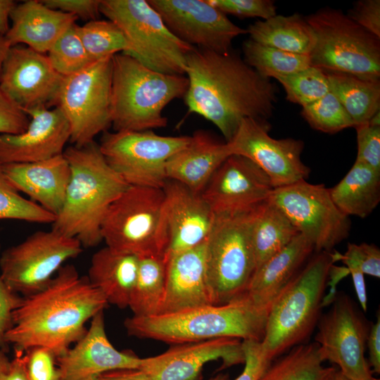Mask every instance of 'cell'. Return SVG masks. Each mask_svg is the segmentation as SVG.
<instances>
[{
	"label": "cell",
	"instance_id": "obj_1",
	"mask_svg": "<svg viewBox=\"0 0 380 380\" xmlns=\"http://www.w3.org/2000/svg\"><path fill=\"white\" fill-rule=\"evenodd\" d=\"M189 87L184 102L189 113L214 124L232 140L241 120L267 122L277 100V87L260 75L239 55L195 48L186 56Z\"/></svg>",
	"mask_w": 380,
	"mask_h": 380
},
{
	"label": "cell",
	"instance_id": "obj_2",
	"mask_svg": "<svg viewBox=\"0 0 380 380\" xmlns=\"http://www.w3.org/2000/svg\"><path fill=\"white\" fill-rule=\"evenodd\" d=\"M107 305L87 277L72 265H63L44 288L23 296L5 342L23 351L44 347L58 358L85 334L86 323Z\"/></svg>",
	"mask_w": 380,
	"mask_h": 380
},
{
	"label": "cell",
	"instance_id": "obj_3",
	"mask_svg": "<svg viewBox=\"0 0 380 380\" xmlns=\"http://www.w3.org/2000/svg\"><path fill=\"white\" fill-rule=\"evenodd\" d=\"M63 155L70 178L51 229L77 239L83 248L96 246L102 241L101 226L106 211L129 185L110 167L94 141L72 145Z\"/></svg>",
	"mask_w": 380,
	"mask_h": 380
},
{
	"label": "cell",
	"instance_id": "obj_4",
	"mask_svg": "<svg viewBox=\"0 0 380 380\" xmlns=\"http://www.w3.org/2000/svg\"><path fill=\"white\" fill-rule=\"evenodd\" d=\"M267 315L243 294L222 305L132 315L125 320L124 326L129 336L174 345L224 337L262 341Z\"/></svg>",
	"mask_w": 380,
	"mask_h": 380
},
{
	"label": "cell",
	"instance_id": "obj_5",
	"mask_svg": "<svg viewBox=\"0 0 380 380\" xmlns=\"http://www.w3.org/2000/svg\"><path fill=\"white\" fill-rule=\"evenodd\" d=\"M186 75L154 71L124 53L113 56L110 118L114 131H146L164 128L163 111L172 101L184 98Z\"/></svg>",
	"mask_w": 380,
	"mask_h": 380
},
{
	"label": "cell",
	"instance_id": "obj_6",
	"mask_svg": "<svg viewBox=\"0 0 380 380\" xmlns=\"http://www.w3.org/2000/svg\"><path fill=\"white\" fill-rule=\"evenodd\" d=\"M338 252H317L272 304L261 349L270 361L303 343L317 326L329 269Z\"/></svg>",
	"mask_w": 380,
	"mask_h": 380
},
{
	"label": "cell",
	"instance_id": "obj_7",
	"mask_svg": "<svg viewBox=\"0 0 380 380\" xmlns=\"http://www.w3.org/2000/svg\"><path fill=\"white\" fill-rule=\"evenodd\" d=\"M260 205L247 211L214 215L205 240L206 277L213 305L228 303L246 291L255 271L252 229Z\"/></svg>",
	"mask_w": 380,
	"mask_h": 380
},
{
	"label": "cell",
	"instance_id": "obj_8",
	"mask_svg": "<svg viewBox=\"0 0 380 380\" xmlns=\"http://www.w3.org/2000/svg\"><path fill=\"white\" fill-rule=\"evenodd\" d=\"M106 246L138 258L161 257L167 247L163 189L129 186L109 206L101 226Z\"/></svg>",
	"mask_w": 380,
	"mask_h": 380
},
{
	"label": "cell",
	"instance_id": "obj_9",
	"mask_svg": "<svg viewBox=\"0 0 380 380\" xmlns=\"http://www.w3.org/2000/svg\"><path fill=\"white\" fill-rule=\"evenodd\" d=\"M305 20L316 37L310 54L312 66L324 72L380 80V38L334 8L319 10Z\"/></svg>",
	"mask_w": 380,
	"mask_h": 380
},
{
	"label": "cell",
	"instance_id": "obj_10",
	"mask_svg": "<svg viewBox=\"0 0 380 380\" xmlns=\"http://www.w3.org/2000/svg\"><path fill=\"white\" fill-rule=\"evenodd\" d=\"M100 13L123 32L124 53L154 71L185 75L186 56L196 47L176 37L148 0H101Z\"/></svg>",
	"mask_w": 380,
	"mask_h": 380
},
{
	"label": "cell",
	"instance_id": "obj_11",
	"mask_svg": "<svg viewBox=\"0 0 380 380\" xmlns=\"http://www.w3.org/2000/svg\"><path fill=\"white\" fill-rule=\"evenodd\" d=\"M113 56L94 61L83 70L64 77L56 106L64 113L70 141L81 146L94 141L111 125L110 97Z\"/></svg>",
	"mask_w": 380,
	"mask_h": 380
},
{
	"label": "cell",
	"instance_id": "obj_12",
	"mask_svg": "<svg viewBox=\"0 0 380 380\" xmlns=\"http://www.w3.org/2000/svg\"><path fill=\"white\" fill-rule=\"evenodd\" d=\"M190 137L158 135L153 130L105 132L99 144L110 167L129 185L163 189L167 160Z\"/></svg>",
	"mask_w": 380,
	"mask_h": 380
},
{
	"label": "cell",
	"instance_id": "obj_13",
	"mask_svg": "<svg viewBox=\"0 0 380 380\" xmlns=\"http://www.w3.org/2000/svg\"><path fill=\"white\" fill-rule=\"evenodd\" d=\"M83 251L80 241L51 229L37 231L0 252V277L26 296L44 288L70 259Z\"/></svg>",
	"mask_w": 380,
	"mask_h": 380
},
{
	"label": "cell",
	"instance_id": "obj_14",
	"mask_svg": "<svg viewBox=\"0 0 380 380\" xmlns=\"http://www.w3.org/2000/svg\"><path fill=\"white\" fill-rule=\"evenodd\" d=\"M270 198L317 252H331L349 236L350 217L338 208L322 184L301 180L274 189Z\"/></svg>",
	"mask_w": 380,
	"mask_h": 380
},
{
	"label": "cell",
	"instance_id": "obj_15",
	"mask_svg": "<svg viewBox=\"0 0 380 380\" xmlns=\"http://www.w3.org/2000/svg\"><path fill=\"white\" fill-rule=\"evenodd\" d=\"M317 326L315 342L324 361L337 365L350 380L372 379L365 357L372 324L348 295L337 294L331 308L320 316Z\"/></svg>",
	"mask_w": 380,
	"mask_h": 380
},
{
	"label": "cell",
	"instance_id": "obj_16",
	"mask_svg": "<svg viewBox=\"0 0 380 380\" xmlns=\"http://www.w3.org/2000/svg\"><path fill=\"white\" fill-rule=\"evenodd\" d=\"M270 127L267 122L243 119L232 140L226 142L230 154L253 162L267 175L274 189L306 180L310 169L301 160L303 142L274 139L269 135Z\"/></svg>",
	"mask_w": 380,
	"mask_h": 380
},
{
	"label": "cell",
	"instance_id": "obj_17",
	"mask_svg": "<svg viewBox=\"0 0 380 380\" xmlns=\"http://www.w3.org/2000/svg\"><path fill=\"white\" fill-rule=\"evenodd\" d=\"M168 30L196 48L219 53L231 51L233 40L247 34L208 0H148Z\"/></svg>",
	"mask_w": 380,
	"mask_h": 380
},
{
	"label": "cell",
	"instance_id": "obj_18",
	"mask_svg": "<svg viewBox=\"0 0 380 380\" xmlns=\"http://www.w3.org/2000/svg\"><path fill=\"white\" fill-rule=\"evenodd\" d=\"M64 77L46 54L27 46H11L4 61L0 89L23 111L56 105Z\"/></svg>",
	"mask_w": 380,
	"mask_h": 380
},
{
	"label": "cell",
	"instance_id": "obj_19",
	"mask_svg": "<svg viewBox=\"0 0 380 380\" xmlns=\"http://www.w3.org/2000/svg\"><path fill=\"white\" fill-rule=\"evenodd\" d=\"M274 189L267 175L253 162L229 156L201 193L214 215L251 210L267 200Z\"/></svg>",
	"mask_w": 380,
	"mask_h": 380
},
{
	"label": "cell",
	"instance_id": "obj_20",
	"mask_svg": "<svg viewBox=\"0 0 380 380\" xmlns=\"http://www.w3.org/2000/svg\"><path fill=\"white\" fill-rule=\"evenodd\" d=\"M221 360V369L243 364L242 341L217 338L177 344L166 351L141 359L139 367L152 380H196L203 366Z\"/></svg>",
	"mask_w": 380,
	"mask_h": 380
},
{
	"label": "cell",
	"instance_id": "obj_21",
	"mask_svg": "<svg viewBox=\"0 0 380 380\" xmlns=\"http://www.w3.org/2000/svg\"><path fill=\"white\" fill-rule=\"evenodd\" d=\"M24 112L30 120L23 132L0 134V163L37 162L63 153L70 130L61 109L42 106Z\"/></svg>",
	"mask_w": 380,
	"mask_h": 380
},
{
	"label": "cell",
	"instance_id": "obj_22",
	"mask_svg": "<svg viewBox=\"0 0 380 380\" xmlns=\"http://www.w3.org/2000/svg\"><path fill=\"white\" fill-rule=\"evenodd\" d=\"M165 217L167 247L166 261L173 255L194 248L206 240L214 220V213L202 196L182 184L167 179Z\"/></svg>",
	"mask_w": 380,
	"mask_h": 380
},
{
	"label": "cell",
	"instance_id": "obj_23",
	"mask_svg": "<svg viewBox=\"0 0 380 380\" xmlns=\"http://www.w3.org/2000/svg\"><path fill=\"white\" fill-rule=\"evenodd\" d=\"M141 357L117 350L106 334L103 310L90 322L85 334L57 358L61 380H89L114 369L139 368Z\"/></svg>",
	"mask_w": 380,
	"mask_h": 380
},
{
	"label": "cell",
	"instance_id": "obj_24",
	"mask_svg": "<svg viewBox=\"0 0 380 380\" xmlns=\"http://www.w3.org/2000/svg\"><path fill=\"white\" fill-rule=\"evenodd\" d=\"M3 170L18 191L49 213H59L71 173L63 153L37 162L3 164Z\"/></svg>",
	"mask_w": 380,
	"mask_h": 380
},
{
	"label": "cell",
	"instance_id": "obj_25",
	"mask_svg": "<svg viewBox=\"0 0 380 380\" xmlns=\"http://www.w3.org/2000/svg\"><path fill=\"white\" fill-rule=\"evenodd\" d=\"M212 304L205 270V241L166 261L165 290L159 313Z\"/></svg>",
	"mask_w": 380,
	"mask_h": 380
},
{
	"label": "cell",
	"instance_id": "obj_26",
	"mask_svg": "<svg viewBox=\"0 0 380 380\" xmlns=\"http://www.w3.org/2000/svg\"><path fill=\"white\" fill-rule=\"evenodd\" d=\"M77 19L72 14L50 8L41 0L25 1L13 8L5 37L11 46L25 44L46 53Z\"/></svg>",
	"mask_w": 380,
	"mask_h": 380
},
{
	"label": "cell",
	"instance_id": "obj_27",
	"mask_svg": "<svg viewBox=\"0 0 380 380\" xmlns=\"http://www.w3.org/2000/svg\"><path fill=\"white\" fill-rule=\"evenodd\" d=\"M229 156L226 142L218 141L203 130L196 131L189 144L167 160V179L201 194L213 175Z\"/></svg>",
	"mask_w": 380,
	"mask_h": 380
},
{
	"label": "cell",
	"instance_id": "obj_28",
	"mask_svg": "<svg viewBox=\"0 0 380 380\" xmlns=\"http://www.w3.org/2000/svg\"><path fill=\"white\" fill-rule=\"evenodd\" d=\"M313 251L312 244L298 234L286 247L255 271L244 294L258 308L268 312Z\"/></svg>",
	"mask_w": 380,
	"mask_h": 380
},
{
	"label": "cell",
	"instance_id": "obj_29",
	"mask_svg": "<svg viewBox=\"0 0 380 380\" xmlns=\"http://www.w3.org/2000/svg\"><path fill=\"white\" fill-rule=\"evenodd\" d=\"M138 266L137 257L106 246L92 255L87 277L108 304L124 309L129 305Z\"/></svg>",
	"mask_w": 380,
	"mask_h": 380
},
{
	"label": "cell",
	"instance_id": "obj_30",
	"mask_svg": "<svg viewBox=\"0 0 380 380\" xmlns=\"http://www.w3.org/2000/svg\"><path fill=\"white\" fill-rule=\"evenodd\" d=\"M329 193L343 214L365 218L380 201V172L355 161L346 176L329 189Z\"/></svg>",
	"mask_w": 380,
	"mask_h": 380
},
{
	"label": "cell",
	"instance_id": "obj_31",
	"mask_svg": "<svg viewBox=\"0 0 380 380\" xmlns=\"http://www.w3.org/2000/svg\"><path fill=\"white\" fill-rule=\"evenodd\" d=\"M246 32L255 42L294 53L310 55L316 42L312 27L297 13L258 20Z\"/></svg>",
	"mask_w": 380,
	"mask_h": 380
},
{
	"label": "cell",
	"instance_id": "obj_32",
	"mask_svg": "<svg viewBox=\"0 0 380 380\" xmlns=\"http://www.w3.org/2000/svg\"><path fill=\"white\" fill-rule=\"evenodd\" d=\"M299 234L284 212L270 198L264 201L252 229L255 270Z\"/></svg>",
	"mask_w": 380,
	"mask_h": 380
},
{
	"label": "cell",
	"instance_id": "obj_33",
	"mask_svg": "<svg viewBox=\"0 0 380 380\" xmlns=\"http://www.w3.org/2000/svg\"><path fill=\"white\" fill-rule=\"evenodd\" d=\"M330 91L355 124L368 122L380 111V80L370 81L353 75L325 72Z\"/></svg>",
	"mask_w": 380,
	"mask_h": 380
},
{
	"label": "cell",
	"instance_id": "obj_34",
	"mask_svg": "<svg viewBox=\"0 0 380 380\" xmlns=\"http://www.w3.org/2000/svg\"><path fill=\"white\" fill-rule=\"evenodd\" d=\"M323 362L317 343L299 344L272 360L259 380H325L334 367Z\"/></svg>",
	"mask_w": 380,
	"mask_h": 380
},
{
	"label": "cell",
	"instance_id": "obj_35",
	"mask_svg": "<svg viewBox=\"0 0 380 380\" xmlns=\"http://www.w3.org/2000/svg\"><path fill=\"white\" fill-rule=\"evenodd\" d=\"M166 262L161 257L139 258L136 281L128 308L134 316L159 313L165 290Z\"/></svg>",
	"mask_w": 380,
	"mask_h": 380
},
{
	"label": "cell",
	"instance_id": "obj_36",
	"mask_svg": "<svg viewBox=\"0 0 380 380\" xmlns=\"http://www.w3.org/2000/svg\"><path fill=\"white\" fill-rule=\"evenodd\" d=\"M243 60L262 77L275 78L311 65L310 55L294 53L260 44L249 39L242 46Z\"/></svg>",
	"mask_w": 380,
	"mask_h": 380
},
{
	"label": "cell",
	"instance_id": "obj_37",
	"mask_svg": "<svg viewBox=\"0 0 380 380\" xmlns=\"http://www.w3.org/2000/svg\"><path fill=\"white\" fill-rule=\"evenodd\" d=\"M81 40L94 61L126 53L127 41L121 30L109 20H94L79 25Z\"/></svg>",
	"mask_w": 380,
	"mask_h": 380
},
{
	"label": "cell",
	"instance_id": "obj_38",
	"mask_svg": "<svg viewBox=\"0 0 380 380\" xmlns=\"http://www.w3.org/2000/svg\"><path fill=\"white\" fill-rule=\"evenodd\" d=\"M46 56L53 68L63 77L75 74L94 62L81 40L79 25L75 23L59 37Z\"/></svg>",
	"mask_w": 380,
	"mask_h": 380
},
{
	"label": "cell",
	"instance_id": "obj_39",
	"mask_svg": "<svg viewBox=\"0 0 380 380\" xmlns=\"http://www.w3.org/2000/svg\"><path fill=\"white\" fill-rule=\"evenodd\" d=\"M274 79L283 86L286 99L302 107L322 99L330 91L326 73L312 65L297 72Z\"/></svg>",
	"mask_w": 380,
	"mask_h": 380
},
{
	"label": "cell",
	"instance_id": "obj_40",
	"mask_svg": "<svg viewBox=\"0 0 380 380\" xmlns=\"http://www.w3.org/2000/svg\"><path fill=\"white\" fill-rule=\"evenodd\" d=\"M56 215L20 194L6 178L0 163V220L52 224Z\"/></svg>",
	"mask_w": 380,
	"mask_h": 380
},
{
	"label": "cell",
	"instance_id": "obj_41",
	"mask_svg": "<svg viewBox=\"0 0 380 380\" xmlns=\"http://www.w3.org/2000/svg\"><path fill=\"white\" fill-rule=\"evenodd\" d=\"M301 114L315 129L335 134L355 124L335 95L329 91L322 99L302 107Z\"/></svg>",
	"mask_w": 380,
	"mask_h": 380
},
{
	"label": "cell",
	"instance_id": "obj_42",
	"mask_svg": "<svg viewBox=\"0 0 380 380\" xmlns=\"http://www.w3.org/2000/svg\"><path fill=\"white\" fill-rule=\"evenodd\" d=\"M354 128L357 142L355 161L380 172V125L367 122Z\"/></svg>",
	"mask_w": 380,
	"mask_h": 380
},
{
	"label": "cell",
	"instance_id": "obj_43",
	"mask_svg": "<svg viewBox=\"0 0 380 380\" xmlns=\"http://www.w3.org/2000/svg\"><path fill=\"white\" fill-rule=\"evenodd\" d=\"M25 355L29 380H61L57 357L51 350L33 347Z\"/></svg>",
	"mask_w": 380,
	"mask_h": 380
},
{
	"label": "cell",
	"instance_id": "obj_44",
	"mask_svg": "<svg viewBox=\"0 0 380 380\" xmlns=\"http://www.w3.org/2000/svg\"><path fill=\"white\" fill-rule=\"evenodd\" d=\"M225 15L241 18H260L268 19L277 15L274 2L270 0H208Z\"/></svg>",
	"mask_w": 380,
	"mask_h": 380
},
{
	"label": "cell",
	"instance_id": "obj_45",
	"mask_svg": "<svg viewBox=\"0 0 380 380\" xmlns=\"http://www.w3.org/2000/svg\"><path fill=\"white\" fill-rule=\"evenodd\" d=\"M29 122L28 115L0 89V134L22 133Z\"/></svg>",
	"mask_w": 380,
	"mask_h": 380
},
{
	"label": "cell",
	"instance_id": "obj_46",
	"mask_svg": "<svg viewBox=\"0 0 380 380\" xmlns=\"http://www.w3.org/2000/svg\"><path fill=\"white\" fill-rule=\"evenodd\" d=\"M341 255L356 263L364 274L380 277V250L376 246L348 243L346 253Z\"/></svg>",
	"mask_w": 380,
	"mask_h": 380
},
{
	"label": "cell",
	"instance_id": "obj_47",
	"mask_svg": "<svg viewBox=\"0 0 380 380\" xmlns=\"http://www.w3.org/2000/svg\"><path fill=\"white\" fill-rule=\"evenodd\" d=\"M242 348L245 356L244 368L234 380H259L272 361L263 355L261 341L244 340Z\"/></svg>",
	"mask_w": 380,
	"mask_h": 380
},
{
	"label": "cell",
	"instance_id": "obj_48",
	"mask_svg": "<svg viewBox=\"0 0 380 380\" xmlns=\"http://www.w3.org/2000/svg\"><path fill=\"white\" fill-rule=\"evenodd\" d=\"M365 30L380 38V1L361 0L346 14Z\"/></svg>",
	"mask_w": 380,
	"mask_h": 380
},
{
	"label": "cell",
	"instance_id": "obj_49",
	"mask_svg": "<svg viewBox=\"0 0 380 380\" xmlns=\"http://www.w3.org/2000/svg\"><path fill=\"white\" fill-rule=\"evenodd\" d=\"M50 8L72 14L87 22L100 15L101 0H41Z\"/></svg>",
	"mask_w": 380,
	"mask_h": 380
},
{
	"label": "cell",
	"instance_id": "obj_50",
	"mask_svg": "<svg viewBox=\"0 0 380 380\" xmlns=\"http://www.w3.org/2000/svg\"><path fill=\"white\" fill-rule=\"evenodd\" d=\"M23 297L13 291L0 277V348L7 345L5 336L12 325L13 311L18 307Z\"/></svg>",
	"mask_w": 380,
	"mask_h": 380
},
{
	"label": "cell",
	"instance_id": "obj_51",
	"mask_svg": "<svg viewBox=\"0 0 380 380\" xmlns=\"http://www.w3.org/2000/svg\"><path fill=\"white\" fill-rule=\"evenodd\" d=\"M369 350V365L372 372L380 373V313L376 314V321L372 324L367 340Z\"/></svg>",
	"mask_w": 380,
	"mask_h": 380
},
{
	"label": "cell",
	"instance_id": "obj_52",
	"mask_svg": "<svg viewBox=\"0 0 380 380\" xmlns=\"http://www.w3.org/2000/svg\"><path fill=\"white\" fill-rule=\"evenodd\" d=\"M338 260H341L346 265L349 273L351 274L358 301L362 309L366 311L367 310V295L364 274L356 263L342 257L340 253H338Z\"/></svg>",
	"mask_w": 380,
	"mask_h": 380
},
{
	"label": "cell",
	"instance_id": "obj_53",
	"mask_svg": "<svg viewBox=\"0 0 380 380\" xmlns=\"http://www.w3.org/2000/svg\"><path fill=\"white\" fill-rule=\"evenodd\" d=\"M0 380H29L25 351L15 349L14 357L8 367L0 374Z\"/></svg>",
	"mask_w": 380,
	"mask_h": 380
},
{
	"label": "cell",
	"instance_id": "obj_54",
	"mask_svg": "<svg viewBox=\"0 0 380 380\" xmlns=\"http://www.w3.org/2000/svg\"><path fill=\"white\" fill-rule=\"evenodd\" d=\"M89 380H152L143 370L119 369L99 374Z\"/></svg>",
	"mask_w": 380,
	"mask_h": 380
},
{
	"label": "cell",
	"instance_id": "obj_55",
	"mask_svg": "<svg viewBox=\"0 0 380 380\" xmlns=\"http://www.w3.org/2000/svg\"><path fill=\"white\" fill-rule=\"evenodd\" d=\"M13 0H0V33L6 34L10 27V14L16 5Z\"/></svg>",
	"mask_w": 380,
	"mask_h": 380
},
{
	"label": "cell",
	"instance_id": "obj_56",
	"mask_svg": "<svg viewBox=\"0 0 380 380\" xmlns=\"http://www.w3.org/2000/svg\"><path fill=\"white\" fill-rule=\"evenodd\" d=\"M11 46L5 35L0 33V75L4 61Z\"/></svg>",
	"mask_w": 380,
	"mask_h": 380
},
{
	"label": "cell",
	"instance_id": "obj_57",
	"mask_svg": "<svg viewBox=\"0 0 380 380\" xmlns=\"http://www.w3.org/2000/svg\"><path fill=\"white\" fill-rule=\"evenodd\" d=\"M325 380H350L345 376L339 369L334 368Z\"/></svg>",
	"mask_w": 380,
	"mask_h": 380
},
{
	"label": "cell",
	"instance_id": "obj_58",
	"mask_svg": "<svg viewBox=\"0 0 380 380\" xmlns=\"http://www.w3.org/2000/svg\"><path fill=\"white\" fill-rule=\"evenodd\" d=\"M10 360L6 357L2 349L0 348V374L7 369Z\"/></svg>",
	"mask_w": 380,
	"mask_h": 380
},
{
	"label": "cell",
	"instance_id": "obj_59",
	"mask_svg": "<svg viewBox=\"0 0 380 380\" xmlns=\"http://www.w3.org/2000/svg\"><path fill=\"white\" fill-rule=\"evenodd\" d=\"M196 380H201L199 378L196 379ZM207 380H229V375L227 374L220 373L216 374L215 376H213L210 378H209Z\"/></svg>",
	"mask_w": 380,
	"mask_h": 380
},
{
	"label": "cell",
	"instance_id": "obj_60",
	"mask_svg": "<svg viewBox=\"0 0 380 380\" xmlns=\"http://www.w3.org/2000/svg\"><path fill=\"white\" fill-rule=\"evenodd\" d=\"M372 380H379V379H376V378L373 377Z\"/></svg>",
	"mask_w": 380,
	"mask_h": 380
}]
</instances>
